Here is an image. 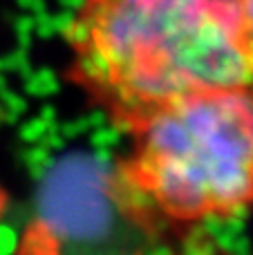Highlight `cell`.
Returning a JSON list of instances; mask_svg holds the SVG:
<instances>
[{"label":"cell","mask_w":253,"mask_h":255,"mask_svg":"<svg viewBox=\"0 0 253 255\" xmlns=\"http://www.w3.org/2000/svg\"><path fill=\"white\" fill-rule=\"evenodd\" d=\"M65 76L119 130L179 99L253 85L238 0H81Z\"/></svg>","instance_id":"cell-1"},{"label":"cell","mask_w":253,"mask_h":255,"mask_svg":"<svg viewBox=\"0 0 253 255\" xmlns=\"http://www.w3.org/2000/svg\"><path fill=\"white\" fill-rule=\"evenodd\" d=\"M121 188L182 224L253 208V85L200 92L128 132Z\"/></svg>","instance_id":"cell-2"},{"label":"cell","mask_w":253,"mask_h":255,"mask_svg":"<svg viewBox=\"0 0 253 255\" xmlns=\"http://www.w3.org/2000/svg\"><path fill=\"white\" fill-rule=\"evenodd\" d=\"M238 11H240V22H242V34H245L247 49H249V56L253 61V0H238Z\"/></svg>","instance_id":"cell-3"},{"label":"cell","mask_w":253,"mask_h":255,"mask_svg":"<svg viewBox=\"0 0 253 255\" xmlns=\"http://www.w3.org/2000/svg\"><path fill=\"white\" fill-rule=\"evenodd\" d=\"M7 208H9V195H7V190H4L2 186H0V220L4 217Z\"/></svg>","instance_id":"cell-4"}]
</instances>
